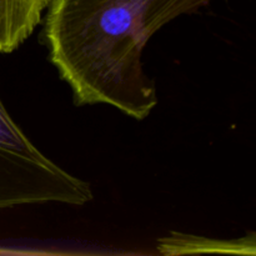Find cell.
Returning <instances> with one entry per match:
<instances>
[{
    "instance_id": "cell-1",
    "label": "cell",
    "mask_w": 256,
    "mask_h": 256,
    "mask_svg": "<svg viewBox=\"0 0 256 256\" xmlns=\"http://www.w3.org/2000/svg\"><path fill=\"white\" fill-rule=\"evenodd\" d=\"M212 0H50L44 39L50 62L74 102L106 104L144 120L156 106V86L142 56L154 32Z\"/></svg>"
},
{
    "instance_id": "cell-2",
    "label": "cell",
    "mask_w": 256,
    "mask_h": 256,
    "mask_svg": "<svg viewBox=\"0 0 256 256\" xmlns=\"http://www.w3.org/2000/svg\"><path fill=\"white\" fill-rule=\"evenodd\" d=\"M50 0H0V54L16 50L42 22Z\"/></svg>"
},
{
    "instance_id": "cell-3",
    "label": "cell",
    "mask_w": 256,
    "mask_h": 256,
    "mask_svg": "<svg viewBox=\"0 0 256 256\" xmlns=\"http://www.w3.org/2000/svg\"><path fill=\"white\" fill-rule=\"evenodd\" d=\"M158 252L162 255H194V254H256V236L254 232L239 239H214L186 232H172L158 240Z\"/></svg>"
}]
</instances>
